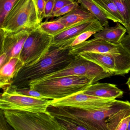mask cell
Masks as SVG:
<instances>
[{
  "label": "cell",
  "instance_id": "obj_1",
  "mask_svg": "<svg viewBox=\"0 0 130 130\" xmlns=\"http://www.w3.org/2000/svg\"><path fill=\"white\" fill-rule=\"evenodd\" d=\"M70 50L51 45L41 59L33 64L24 66L11 85L17 89L28 88L32 81L66 67L75 57V55L70 54Z\"/></svg>",
  "mask_w": 130,
  "mask_h": 130
},
{
  "label": "cell",
  "instance_id": "obj_2",
  "mask_svg": "<svg viewBox=\"0 0 130 130\" xmlns=\"http://www.w3.org/2000/svg\"><path fill=\"white\" fill-rule=\"evenodd\" d=\"M130 107L128 101L118 100L112 106L102 109H84L68 106H49L47 110L52 115L73 120L87 130H108L106 120L119 110Z\"/></svg>",
  "mask_w": 130,
  "mask_h": 130
},
{
  "label": "cell",
  "instance_id": "obj_3",
  "mask_svg": "<svg viewBox=\"0 0 130 130\" xmlns=\"http://www.w3.org/2000/svg\"><path fill=\"white\" fill-rule=\"evenodd\" d=\"M93 84L92 80L81 76H68L42 81H32L29 87L49 99H59L81 92Z\"/></svg>",
  "mask_w": 130,
  "mask_h": 130
},
{
  "label": "cell",
  "instance_id": "obj_4",
  "mask_svg": "<svg viewBox=\"0 0 130 130\" xmlns=\"http://www.w3.org/2000/svg\"><path fill=\"white\" fill-rule=\"evenodd\" d=\"M41 23L35 0H20L6 17L0 30L10 33L32 30Z\"/></svg>",
  "mask_w": 130,
  "mask_h": 130
},
{
  "label": "cell",
  "instance_id": "obj_5",
  "mask_svg": "<svg viewBox=\"0 0 130 130\" xmlns=\"http://www.w3.org/2000/svg\"><path fill=\"white\" fill-rule=\"evenodd\" d=\"M7 122L15 130H62L57 119L45 112L3 110Z\"/></svg>",
  "mask_w": 130,
  "mask_h": 130
},
{
  "label": "cell",
  "instance_id": "obj_6",
  "mask_svg": "<svg viewBox=\"0 0 130 130\" xmlns=\"http://www.w3.org/2000/svg\"><path fill=\"white\" fill-rule=\"evenodd\" d=\"M112 76L114 75L106 71L95 63L78 54L75 55L73 60L66 67L33 81H44L53 78L68 76H81L92 80L94 84L100 80Z\"/></svg>",
  "mask_w": 130,
  "mask_h": 130
},
{
  "label": "cell",
  "instance_id": "obj_7",
  "mask_svg": "<svg viewBox=\"0 0 130 130\" xmlns=\"http://www.w3.org/2000/svg\"><path fill=\"white\" fill-rule=\"evenodd\" d=\"M51 100L23 95L10 85L1 94L0 108L3 110L45 112L47 111Z\"/></svg>",
  "mask_w": 130,
  "mask_h": 130
},
{
  "label": "cell",
  "instance_id": "obj_8",
  "mask_svg": "<svg viewBox=\"0 0 130 130\" xmlns=\"http://www.w3.org/2000/svg\"><path fill=\"white\" fill-rule=\"evenodd\" d=\"M53 36L40 30L39 27L32 30L25 42L20 58L24 66L36 63L49 51Z\"/></svg>",
  "mask_w": 130,
  "mask_h": 130
},
{
  "label": "cell",
  "instance_id": "obj_9",
  "mask_svg": "<svg viewBox=\"0 0 130 130\" xmlns=\"http://www.w3.org/2000/svg\"><path fill=\"white\" fill-rule=\"evenodd\" d=\"M116 101V99L101 98L81 92L66 98L51 100L49 106H68L84 109H102L112 106Z\"/></svg>",
  "mask_w": 130,
  "mask_h": 130
},
{
  "label": "cell",
  "instance_id": "obj_10",
  "mask_svg": "<svg viewBox=\"0 0 130 130\" xmlns=\"http://www.w3.org/2000/svg\"><path fill=\"white\" fill-rule=\"evenodd\" d=\"M83 52H92L114 55L128 53L121 44L111 43L100 39L94 38L70 48V54L76 55Z\"/></svg>",
  "mask_w": 130,
  "mask_h": 130
},
{
  "label": "cell",
  "instance_id": "obj_11",
  "mask_svg": "<svg viewBox=\"0 0 130 130\" xmlns=\"http://www.w3.org/2000/svg\"><path fill=\"white\" fill-rule=\"evenodd\" d=\"M31 31L23 30L10 33L0 30L1 54L4 53L7 55L8 61L12 58H20L25 42Z\"/></svg>",
  "mask_w": 130,
  "mask_h": 130
},
{
  "label": "cell",
  "instance_id": "obj_12",
  "mask_svg": "<svg viewBox=\"0 0 130 130\" xmlns=\"http://www.w3.org/2000/svg\"><path fill=\"white\" fill-rule=\"evenodd\" d=\"M100 23L95 18L85 20L70 27L53 37L52 45L61 48H68V45L77 36Z\"/></svg>",
  "mask_w": 130,
  "mask_h": 130
},
{
  "label": "cell",
  "instance_id": "obj_13",
  "mask_svg": "<svg viewBox=\"0 0 130 130\" xmlns=\"http://www.w3.org/2000/svg\"><path fill=\"white\" fill-rule=\"evenodd\" d=\"M83 92L91 95L106 99L122 97L124 92L115 84L107 83H95L88 86Z\"/></svg>",
  "mask_w": 130,
  "mask_h": 130
},
{
  "label": "cell",
  "instance_id": "obj_14",
  "mask_svg": "<svg viewBox=\"0 0 130 130\" xmlns=\"http://www.w3.org/2000/svg\"><path fill=\"white\" fill-rule=\"evenodd\" d=\"M24 66V63L19 58H12L1 68L0 86L3 90L12 84L13 79Z\"/></svg>",
  "mask_w": 130,
  "mask_h": 130
},
{
  "label": "cell",
  "instance_id": "obj_15",
  "mask_svg": "<svg viewBox=\"0 0 130 130\" xmlns=\"http://www.w3.org/2000/svg\"><path fill=\"white\" fill-rule=\"evenodd\" d=\"M121 23H118L116 25L111 27L104 28L93 35L94 38L100 39L113 44H120L125 34L127 29Z\"/></svg>",
  "mask_w": 130,
  "mask_h": 130
},
{
  "label": "cell",
  "instance_id": "obj_16",
  "mask_svg": "<svg viewBox=\"0 0 130 130\" xmlns=\"http://www.w3.org/2000/svg\"><path fill=\"white\" fill-rule=\"evenodd\" d=\"M94 18H95L94 16L89 11L79 5L69 13L58 18L56 20L62 23L66 28H68L85 20Z\"/></svg>",
  "mask_w": 130,
  "mask_h": 130
},
{
  "label": "cell",
  "instance_id": "obj_17",
  "mask_svg": "<svg viewBox=\"0 0 130 130\" xmlns=\"http://www.w3.org/2000/svg\"><path fill=\"white\" fill-rule=\"evenodd\" d=\"M106 18L115 23L124 26V20L112 0H92Z\"/></svg>",
  "mask_w": 130,
  "mask_h": 130
},
{
  "label": "cell",
  "instance_id": "obj_18",
  "mask_svg": "<svg viewBox=\"0 0 130 130\" xmlns=\"http://www.w3.org/2000/svg\"><path fill=\"white\" fill-rule=\"evenodd\" d=\"M86 10L91 13L104 28L109 27V20L92 0H76Z\"/></svg>",
  "mask_w": 130,
  "mask_h": 130
},
{
  "label": "cell",
  "instance_id": "obj_19",
  "mask_svg": "<svg viewBox=\"0 0 130 130\" xmlns=\"http://www.w3.org/2000/svg\"><path fill=\"white\" fill-rule=\"evenodd\" d=\"M121 15L128 34L130 35V0H112Z\"/></svg>",
  "mask_w": 130,
  "mask_h": 130
},
{
  "label": "cell",
  "instance_id": "obj_20",
  "mask_svg": "<svg viewBox=\"0 0 130 130\" xmlns=\"http://www.w3.org/2000/svg\"><path fill=\"white\" fill-rule=\"evenodd\" d=\"M41 31L54 37L66 28L65 26L57 20L41 23L39 26Z\"/></svg>",
  "mask_w": 130,
  "mask_h": 130
},
{
  "label": "cell",
  "instance_id": "obj_21",
  "mask_svg": "<svg viewBox=\"0 0 130 130\" xmlns=\"http://www.w3.org/2000/svg\"><path fill=\"white\" fill-rule=\"evenodd\" d=\"M129 114L130 107L122 109L110 115L106 120L108 130H115L121 120Z\"/></svg>",
  "mask_w": 130,
  "mask_h": 130
},
{
  "label": "cell",
  "instance_id": "obj_22",
  "mask_svg": "<svg viewBox=\"0 0 130 130\" xmlns=\"http://www.w3.org/2000/svg\"><path fill=\"white\" fill-rule=\"evenodd\" d=\"M104 28L100 23H99L90 29L82 32L73 40L68 45V48L76 46L87 41L89 38L94 35L96 32L102 30Z\"/></svg>",
  "mask_w": 130,
  "mask_h": 130
},
{
  "label": "cell",
  "instance_id": "obj_23",
  "mask_svg": "<svg viewBox=\"0 0 130 130\" xmlns=\"http://www.w3.org/2000/svg\"><path fill=\"white\" fill-rule=\"evenodd\" d=\"M20 0H0V26L6 17Z\"/></svg>",
  "mask_w": 130,
  "mask_h": 130
},
{
  "label": "cell",
  "instance_id": "obj_24",
  "mask_svg": "<svg viewBox=\"0 0 130 130\" xmlns=\"http://www.w3.org/2000/svg\"><path fill=\"white\" fill-rule=\"evenodd\" d=\"M55 118L61 126L62 130H87L86 128L79 125L70 119L60 116Z\"/></svg>",
  "mask_w": 130,
  "mask_h": 130
},
{
  "label": "cell",
  "instance_id": "obj_25",
  "mask_svg": "<svg viewBox=\"0 0 130 130\" xmlns=\"http://www.w3.org/2000/svg\"><path fill=\"white\" fill-rule=\"evenodd\" d=\"M79 4L77 1H75L72 3L64 6L58 11L53 14L51 17H61L69 13L79 6Z\"/></svg>",
  "mask_w": 130,
  "mask_h": 130
},
{
  "label": "cell",
  "instance_id": "obj_26",
  "mask_svg": "<svg viewBox=\"0 0 130 130\" xmlns=\"http://www.w3.org/2000/svg\"><path fill=\"white\" fill-rule=\"evenodd\" d=\"M17 91L23 95L36 98L44 99H46L50 100L46 96L42 95L41 93L36 90L30 89L29 87L25 88H17Z\"/></svg>",
  "mask_w": 130,
  "mask_h": 130
},
{
  "label": "cell",
  "instance_id": "obj_27",
  "mask_svg": "<svg viewBox=\"0 0 130 130\" xmlns=\"http://www.w3.org/2000/svg\"><path fill=\"white\" fill-rule=\"evenodd\" d=\"M47 0H35L39 19L41 22L44 19V8Z\"/></svg>",
  "mask_w": 130,
  "mask_h": 130
},
{
  "label": "cell",
  "instance_id": "obj_28",
  "mask_svg": "<svg viewBox=\"0 0 130 130\" xmlns=\"http://www.w3.org/2000/svg\"><path fill=\"white\" fill-rule=\"evenodd\" d=\"M55 0H47L44 8V18H50L53 13Z\"/></svg>",
  "mask_w": 130,
  "mask_h": 130
},
{
  "label": "cell",
  "instance_id": "obj_29",
  "mask_svg": "<svg viewBox=\"0 0 130 130\" xmlns=\"http://www.w3.org/2000/svg\"><path fill=\"white\" fill-rule=\"evenodd\" d=\"M75 1V0H55L54 6L52 15L64 6L72 3Z\"/></svg>",
  "mask_w": 130,
  "mask_h": 130
},
{
  "label": "cell",
  "instance_id": "obj_30",
  "mask_svg": "<svg viewBox=\"0 0 130 130\" xmlns=\"http://www.w3.org/2000/svg\"><path fill=\"white\" fill-rule=\"evenodd\" d=\"M130 121V114H129L121 120L116 127L115 130H127Z\"/></svg>",
  "mask_w": 130,
  "mask_h": 130
},
{
  "label": "cell",
  "instance_id": "obj_31",
  "mask_svg": "<svg viewBox=\"0 0 130 130\" xmlns=\"http://www.w3.org/2000/svg\"><path fill=\"white\" fill-rule=\"evenodd\" d=\"M121 44L125 50L130 55V35H125L121 41Z\"/></svg>",
  "mask_w": 130,
  "mask_h": 130
},
{
  "label": "cell",
  "instance_id": "obj_32",
  "mask_svg": "<svg viewBox=\"0 0 130 130\" xmlns=\"http://www.w3.org/2000/svg\"><path fill=\"white\" fill-rule=\"evenodd\" d=\"M8 62L7 56L5 53H3L1 54L0 57V67H3L4 65Z\"/></svg>",
  "mask_w": 130,
  "mask_h": 130
},
{
  "label": "cell",
  "instance_id": "obj_33",
  "mask_svg": "<svg viewBox=\"0 0 130 130\" xmlns=\"http://www.w3.org/2000/svg\"><path fill=\"white\" fill-rule=\"evenodd\" d=\"M126 84H127V85L128 88H129V90H130V77L128 79L127 81V83H126Z\"/></svg>",
  "mask_w": 130,
  "mask_h": 130
},
{
  "label": "cell",
  "instance_id": "obj_34",
  "mask_svg": "<svg viewBox=\"0 0 130 130\" xmlns=\"http://www.w3.org/2000/svg\"><path fill=\"white\" fill-rule=\"evenodd\" d=\"M127 130H130V121L129 122V125H128V127Z\"/></svg>",
  "mask_w": 130,
  "mask_h": 130
}]
</instances>
